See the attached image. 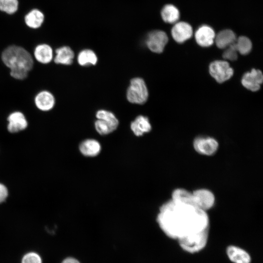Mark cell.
I'll return each instance as SVG.
<instances>
[{
	"instance_id": "obj_1",
	"label": "cell",
	"mask_w": 263,
	"mask_h": 263,
	"mask_svg": "<svg viewBox=\"0 0 263 263\" xmlns=\"http://www.w3.org/2000/svg\"><path fill=\"white\" fill-rule=\"evenodd\" d=\"M157 222L168 237L176 239L209 228L206 211L172 200L161 207Z\"/></svg>"
},
{
	"instance_id": "obj_2",
	"label": "cell",
	"mask_w": 263,
	"mask_h": 263,
	"mask_svg": "<svg viewBox=\"0 0 263 263\" xmlns=\"http://www.w3.org/2000/svg\"><path fill=\"white\" fill-rule=\"evenodd\" d=\"M1 59L10 70H21L29 72L33 66V60L30 54L22 47L11 45L2 52Z\"/></svg>"
},
{
	"instance_id": "obj_3",
	"label": "cell",
	"mask_w": 263,
	"mask_h": 263,
	"mask_svg": "<svg viewBox=\"0 0 263 263\" xmlns=\"http://www.w3.org/2000/svg\"><path fill=\"white\" fill-rule=\"evenodd\" d=\"M209 228L190 234L177 239L180 246L190 253L198 252L206 246L208 239Z\"/></svg>"
},
{
	"instance_id": "obj_4",
	"label": "cell",
	"mask_w": 263,
	"mask_h": 263,
	"mask_svg": "<svg viewBox=\"0 0 263 263\" xmlns=\"http://www.w3.org/2000/svg\"><path fill=\"white\" fill-rule=\"evenodd\" d=\"M148 96V90L144 80L140 77L132 79L127 91L128 100L132 103L143 104Z\"/></svg>"
},
{
	"instance_id": "obj_5",
	"label": "cell",
	"mask_w": 263,
	"mask_h": 263,
	"mask_svg": "<svg viewBox=\"0 0 263 263\" xmlns=\"http://www.w3.org/2000/svg\"><path fill=\"white\" fill-rule=\"evenodd\" d=\"M97 120L94 123L96 131L101 135H106L116 129L119 122L111 112L100 110L96 113Z\"/></svg>"
},
{
	"instance_id": "obj_6",
	"label": "cell",
	"mask_w": 263,
	"mask_h": 263,
	"mask_svg": "<svg viewBox=\"0 0 263 263\" xmlns=\"http://www.w3.org/2000/svg\"><path fill=\"white\" fill-rule=\"evenodd\" d=\"M210 75L219 83L224 82L230 79L233 75V69L225 60H216L209 66Z\"/></svg>"
},
{
	"instance_id": "obj_7",
	"label": "cell",
	"mask_w": 263,
	"mask_h": 263,
	"mask_svg": "<svg viewBox=\"0 0 263 263\" xmlns=\"http://www.w3.org/2000/svg\"><path fill=\"white\" fill-rule=\"evenodd\" d=\"M167 34L162 30H153L148 33L146 44L149 49L155 53H162L168 42Z\"/></svg>"
},
{
	"instance_id": "obj_8",
	"label": "cell",
	"mask_w": 263,
	"mask_h": 263,
	"mask_svg": "<svg viewBox=\"0 0 263 263\" xmlns=\"http://www.w3.org/2000/svg\"><path fill=\"white\" fill-rule=\"evenodd\" d=\"M194 206L198 208L206 211L211 208L215 203V197L210 190L201 188L192 192Z\"/></svg>"
},
{
	"instance_id": "obj_9",
	"label": "cell",
	"mask_w": 263,
	"mask_h": 263,
	"mask_svg": "<svg viewBox=\"0 0 263 263\" xmlns=\"http://www.w3.org/2000/svg\"><path fill=\"white\" fill-rule=\"evenodd\" d=\"M219 144L213 138L198 137L193 142L195 150L203 155L209 156L214 154L218 150Z\"/></svg>"
},
{
	"instance_id": "obj_10",
	"label": "cell",
	"mask_w": 263,
	"mask_h": 263,
	"mask_svg": "<svg viewBox=\"0 0 263 263\" xmlns=\"http://www.w3.org/2000/svg\"><path fill=\"white\" fill-rule=\"evenodd\" d=\"M263 81L262 72L259 70L253 69L250 72L244 75L241 82L247 89L252 92H256L260 89Z\"/></svg>"
},
{
	"instance_id": "obj_11",
	"label": "cell",
	"mask_w": 263,
	"mask_h": 263,
	"mask_svg": "<svg viewBox=\"0 0 263 263\" xmlns=\"http://www.w3.org/2000/svg\"><path fill=\"white\" fill-rule=\"evenodd\" d=\"M171 36L177 42L182 43L190 38L193 34L191 26L184 21L176 22L171 30Z\"/></svg>"
},
{
	"instance_id": "obj_12",
	"label": "cell",
	"mask_w": 263,
	"mask_h": 263,
	"mask_svg": "<svg viewBox=\"0 0 263 263\" xmlns=\"http://www.w3.org/2000/svg\"><path fill=\"white\" fill-rule=\"evenodd\" d=\"M215 33L213 29L207 25L199 27L195 33L197 43L201 47H207L212 45L214 41Z\"/></svg>"
},
{
	"instance_id": "obj_13",
	"label": "cell",
	"mask_w": 263,
	"mask_h": 263,
	"mask_svg": "<svg viewBox=\"0 0 263 263\" xmlns=\"http://www.w3.org/2000/svg\"><path fill=\"white\" fill-rule=\"evenodd\" d=\"M7 130L11 133L22 131L27 127L28 122L23 113L17 111L10 113L7 118Z\"/></svg>"
},
{
	"instance_id": "obj_14",
	"label": "cell",
	"mask_w": 263,
	"mask_h": 263,
	"mask_svg": "<svg viewBox=\"0 0 263 263\" xmlns=\"http://www.w3.org/2000/svg\"><path fill=\"white\" fill-rule=\"evenodd\" d=\"M35 103L39 110L48 111L53 108L55 104V99L50 92L42 91L35 96Z\"/></svg>"
},
{
	"instance_id": "obj_15",
	"label": "cell",
	"mask_w": 263,
	"mask_h": 263,
	"mask_svg": "<svg viewBox=\"0 0 263 263\" xmlns=\"http://www.w3.org/2000/svg\"><path fill=\"white\" fill-rule=\"evenodd\" d=\"M226 254L229 260L234 263H250L251 258L244 250L234 245L226 249Z\"/></svg>"
},
{
	"instance_id": "obj_16",
	"label": "cell",
	"mask_w": 263,
	"mask_h": 263,
	"mask_svg": "<svg viewBox=\"0 0 263 263\" xmlns=\"http://www.w3.org/2000/svg\"><path fill=\"white\" fill-rule=\"evenodd\" d=\"M131 129L135 135L139 136L150 132L151 126L147 116L139 115L131 123Z\"/></svg>"
},
{
	"instance_id": "obj_17",
	"label": "cell",
	"mask_w": 263,
	"mask_h": 263,
	"mask_svg": "<svg viewBox=\"0 0 263 263\" xmlns=\"http://www.w3.org/2000/svg\"><path fill=\"white\" fill-rule=\"evenodd\" d=\"M236 39V35L232 30L225 29L217 34L214 41L218 48L224 49L234 43Z\"/></svg>"
},
{
	"instance_id": "obj_18",
	"label": "cell",
	"mask_w": 263,
	"mask_h": 263,
	"mask_svg": "<svg viewBox=\"0 0 263 263\" xmlns=\"http://www.w3.org/2000/svg\"><path fill=\"white\" fill-rule=\"evenodd\" d=\"M34 56L36 59L42 64L50 63L53 58V49L46 44L38 45L34 50Z\"/></svg>"
},
{
	"instance_id": "obj_19",
	"label": "cell",
	"mask_w": 263,
	"mask_h": 263,
	"mask_svg": "<svg viewBox=\"0 0 263 263\" xmlns=\"http://www.w3.org/2000/svg\"><path fill=\"white\" fill-rule=\"evenodd\" d=\"M74 56V52L70 47L62 46L56 50L54 62L56 64L71 65L73 63Z\"/></svg>"
},
{
	"instance_id": "obj_20",
	"label": "cell",
	"mask_w": 263,
	"mask_h": 263,
	"mask_svg": "<svg viewBox=\"0 0 263 263\" xmlns=\"http://www.w3.org/2000/svg\"><path fill=\"white\" fill-rule=\"evenodd\" d=\"M80 152L86 156H94L100 151L101 146L96 140L86 139L82 141L79 145Z\"/></svg>"
},
{
	"instance_id": "obj_21",
	"label": "cell",
	"mask_w": 263,
	"mask_h": 263,
	"mask_svg": "<svg viewBox=\"0 0 263 263\" xmlns=\"http://www.w3.org/2000/svg\"><path fill=\"white\" fill-rule=\"evenodd\" d=\"M161 16L163 20L168 23H174L179 19L180 13L178 9L174 5L168 4L162 9Z\"/></svg>"
},
{
	"instance_id": "obj_22",
	"label": "cell",
	"mask_w": 263,
	"mask_h": 263,
	"mask_svg": "<svg viewBox=\"0 0 263 263\" xmlns=\"http://www.w3.org/2000/svg\"><path fill=\"white\" fill-rule=\"evenodd\" d=\"M44 19L43 14L40 11L35 9L25 16V22L28 27L36 29L41 26Z\"/></svg>"
},
{
	"instance_id": "obj_23",
	"label": "cell",
	"mask_w": 263,
	"mask_h": 263,
	"mask_svg": "<svg viewBox=\"0 0 263 263\" xmlns=\"http://www.w3.org/2000/svg\"><path fill=\"white\" fill-rule=\"evenodd\" d=\"M171 200L175 202L195 206L192 192H190L184 188H180L175 189L172 192Z\"/></svg>"
},
{
	"instance_id": "obj_24",
	"label": "cell",
	"mask_w": 263,
	"mask_h": 263,
	"mask_svg": "<svg viewBox=\"0 0 263 263\" xmlns=\"http://www.w3.org/2000/svg\"><path fill=\"white\" fill-rule=\"evenodd\" d=\"M77 61L81 66L94 65L97 63V57L93 50L84 49L78 54Z\"/></svg>"
},
{
	"instance_id": "obj_25",
	"label": "cell",
	"mask_w": 263,
	"mask_h": 263,
	"mask_svg": "<svg viewBox=\"0 0 263 263\" xmlns=\"http://www.w3.org/2000/svg\"><path fill=\"white\" fill-rule=\"evenodd\" d=\"M234 45L237 52L243 55H247L252 49L251 40L245 36H241L236 38Z\"/></svg>"
},
{
	"instance_id": "obj_26",
	"label": "cell",
	"mask_w": 263,
	"mask_h": 263,
	"mask_svg": "<svg viewBox=\"0 0 263 263\" xmlns=\"http://www.w3.org/2000/svg\"><path fill=\"white\" fill-rule=\"evenodd\" d=\"M18 5V0H0V10L12 14L17 11Z\"/></svg>"
},
{
	"instance_id": "obj_27",
	"label": "cell",
	"mask_w": 263,
	"mask_h": 263,
	"mask_svg": "<svg viewBox=\"0 0 263 263\" xmlns=\"http://www.w3.org/2000/svg\"><path fill=\"white\" fill-rule=\"evenodd\" d=\"M21 263H42V260L38 253L31 251L25 253L22 256Z\"/></svg>"
},
{
	"instance_id": "obj_28",
	"label": "cell",
	"mask_w": 263,
	"mask_h": 263,
	"mask_svg": "<svg viewBox=\"0 0 263 263\" xmlns=\"http://www.w3.org/2000/svg\"><path fill=\"white\" fill-rule=\"evenodd\" d=\"M223 54L224 58L229 60H235L238 57V52L234 46V43L226 47Z\"/></svg>"
},
{
	"instance_id": "obj_29",
	"label": "cell",
	"mask_w": 263,
	"mask_h": 263,
	"mask_svg": "<svg viewBox=\"0 0 263 263\" xmlns=\"http://www.w3.org/2000/svg\"><path fill=\"white\" fill-rule=\"evenodd\" d=\"M28 71L21 70H11L10 71L11 75L14 78L17 79H24L27 76Z\"/></svg>"
},
{
	"instance_id": "obj_30",
	"label": "cell",
	"mask_w": 263,
	"mask_h": 263,
	"mask_svg": "<svg viewBox=\"0 0 263 263\" xmlns=\"http://www.w3.org/2000/svg\"><path fill=\"white\" fill-rule=\"evenodd\" d=\"M9 194L8 189L3 184L0 183V204L7 199Z\"/></svg>"
},
{
	"instance_id": "obj_31",
	"label": "cell",
	"mask_w": 263,
	"mask_h": 263,
	"mask_svg": "<svg viewBox=\"0 0 263 263\" xmlns=\"http://www.w3.org/2000/svg\"><path fill=\"white\" fill-rule=\"evenodd\" d=\"M61 263H80L79 262L72 257H68L65 259Z\"/></svg>"
}]
</instances>
